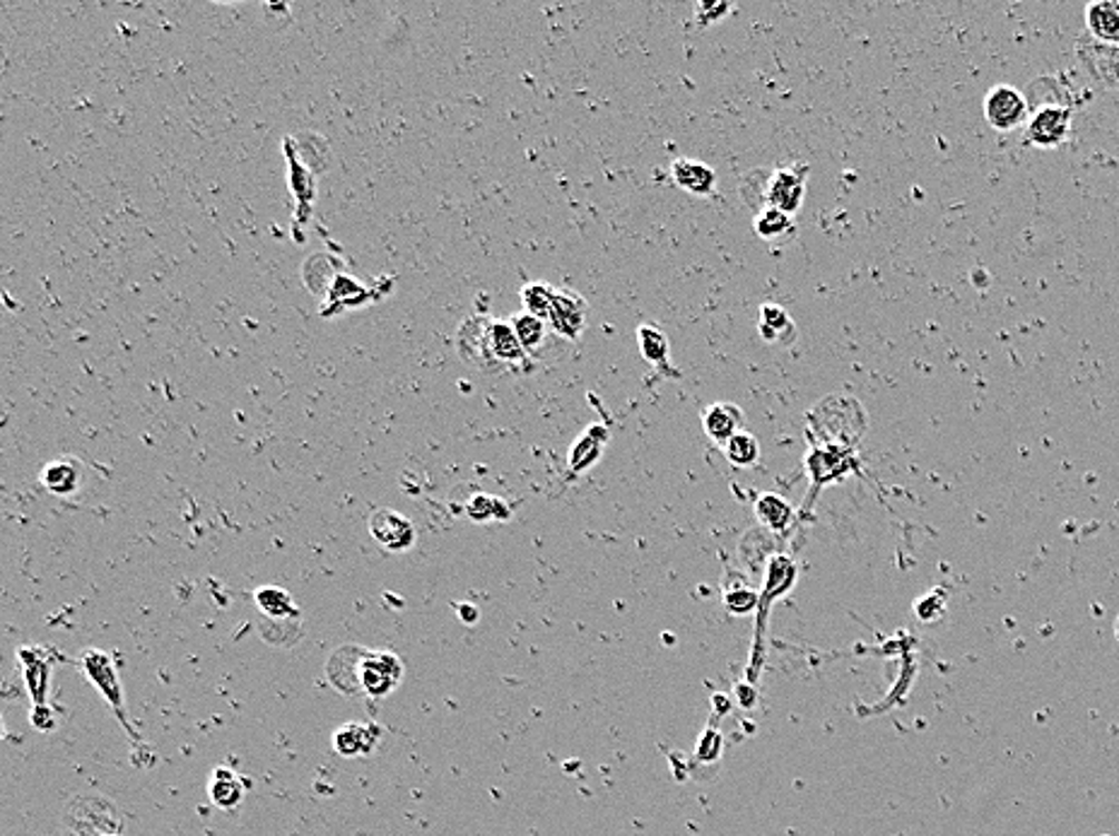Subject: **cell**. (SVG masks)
<instances>
[{"label": "cell", "mask_w": 1119, "mask_h": 836, "mask_svg": "<svg viewBox=\"0 0 1119 836\" xmlns=\"http://www.w3.org/2000/svg\"><path fill=\"white\" fill-rule=\"evenodd\" d=\"M459 352L467 362L478 364V370L524 366L529 362L510 321L498 318H469L459 331Z\"/></svg>", "instance_id": "cell-2"}, {"label": "cell", "mask_w": 1119, "mask_h": 836, "mask_svg": "<svg viewBox=\"0 0 1119 836\" xmlns=\"http://www.w3.org/2000/svg\"><path fill=\"white\" fill-rule=\"evenodd\" d=\"M459 618H461V622L473 624L478 618V610L473 606H459Z\"/></svg>", "instance_id": "cell-31"}, {"label": "cell", "mask_w": 1119, "mask_h": 836, "mask_svg": "<svg viewBox=\"0 0 1119 836\" xmlns=\"http://www.w3.org/2000/svg\"><path fill=\"white\" fill-rule=\"evenodd\" d=\"M671 179L678 188L686 190L690 196L707 198L715 194L717 188V174L705 163H695V159H674L671 163Z\"/></svg>", "instance_id": "cell-15"}, {"label": "cell", "mask_w": 1119, "mask_h": 836, "mask_svg": "<svg viewBox=\"0 0 1119 836\" xmlns=\"http://www.w3.org/2000/svg\"><path fill=\"white\" fill-rule=\"evenodd\" d=\"M1073 114L1064 105H1044L1025 124V140L1035 148H1059L1071 136Z\"/></svg>", "instance_id": "cell-8"}, {"label": "cell", "mask_w": 1119, "mask_h": 836, "mask_svg": "<svg viewBox=\"0 0 1119 836\" xmlns=\"http://www.w3.org/2000/svg\"><path fill=\"white\" fill-rule=\"evenodd\" d=\"M760 442L758 436H753L750 432H738L734 439H729L724 446V456L736 468H753L760 461Z\"/></svg>", "instance_id": "cell-26"}, {"label": "cell", "mask_w": 1119, "mask_h": 836, "mask_svg": "<svg viewBox=\"0 0 1119 836\" xmlns=\"http://www.w3.org/2000/svg\"><path fill=\"white\" fill-rule=\"evenodd\" d=\"M587 318H589L587 299L577 295V292H572V289L558 287L556 299H553V309H550V316H548V328L553 331L556 335L565 337V341L575 343V341H579L581 335H585Z\"/></svg>", "instance_id": "cell-9"}, {"label": "cell", "mask_w": 1119, "mask_h": 836, "mask_svg": "<svg viewBox=\"0 0 1119 836\" xmlns=\"http://www.w3.org/2000/svg\"><path fill=\"white\" fill-rule=\"evenodd\" d=\"M469 519L475 523H490V521H504L510 519V506L492 494H475L467 504Z\"/></svg>", "instance_id": "cell-28"}, {"label": "cell", "mask_w": 1119, "mask_h": 836, "mask_svg": "<svg viewBox=\"0 0 1119 836\" xmlns=\"http://www.w3.org/2000/svg\"><path fill=\"white\" fill-rule=\"evenodd\" d=\"M41 482L51 494L68 496L80 488V468L72 461H51L43 468Z\"/></svg>", "instance_id": "cell-23"}, {"label": "cell", "mask_w": 1119, "mask_h": 836, "mask_svg": "<svg viewBox=\"0 0 1119 836\" xmlns=\"http://www.w3.org/2000/svg\"><path fill=\"white\" fill-rule=\"evenodd\" d=\"M382 740V728L376 724H345L333 736V747L345 759L367 757Z\"/></svg>", "instance_id": "cell-14"}, {"label": "cell", "mask_w": 1119, "mask_h": 836, "mask_svg": "<svg viewBox=\"0 0 1119 836\" xmlns=\"http://www.w3.org/2000/svg\"><path fill=\"white\" fill-rule=\"evenodd\" d=\"M18 666L22 668L32 707H37V704H47L51 685V658L39 647H22L18 649Z\"/></svg>", "instance_id": "cell-12"}, {"label": "cell", "mask_w": 1119, "mask_h": 836, "mask_svg": "<svg viewBox=\"0 0 1119 836\" xmlns=\"http://www.w3.org/2000/svg\"><path fill=\"white\" fill-rule=\"evenodd\" d=\"M370 533L386 552H405L415 545V525L394 509H376L370 517Z\"/></svg>", "instance_id": "cell-10"}, {"label": "cell", "mask_w": 1119, "mask_h": 836, "mask_svg": "<svg viewBox=\"0 0 1119 836\" xmlns=\"http://www.w3.org/2000/svg\"><path fill=\"white\" fill-rule=\"evenodd\" d=\"M80 668L85 672V678L90 680L99 689V695L109 701V707L116 711V716H119V721L128 730V736H136L126 718L124 687L119 680V670L114 666V658L101 649H90L80 656Z\"/></svg>", "instance_id": "cell-5"}, {"label": "cell", "mask_w": 1119, "mask_h": 836, "mask_svg": "<svg viewBox=\"0 0 1119 836\" xmlns=\"http://www.w3.org/2000/svg\"><path fill=\"white\" fill-rule=\"evenodd\" d=\"M1086 27L1100 43L1119 47V3L1098 0L1086 8Z\"/></svg>", "instance_id": "cell-18"}, {"label": "cell", "mask_w": 1119, "mask_h": 836, "mask_svg": "<svg viewBox=\"0 0 1119 836\" xmlns=\"http://www.w3.org/2000/svg\"><path fill=\"white\" fill-rule=\"evenodd\" d=\"M755 513H758L760 523L773 533H784L794 521V509L792 504L779 494L763 492L755 496Z\"/></svg>", "instance_id": "cell-20"}, {"label": "cell", "mask_w": 1119, "mask_h": 836, "mask_svg": "<svg viewBox=\"0 0 1119 836\" xmlns=\"http://www.w3.org/2000/svg\"><path fill=\"white\" fill-rule=\"evenodd\" d=\"M326 678L333 687L347 695H367L372 699L389 697L403 680V663L396 653L362 647H343L333 651L326 663Z\"/></svg>", "instance_id": "cell-1"}, {"label": "cell", "mask_w": 1119, "mask_h": 836, "mask_svg": "<svg viewBox=\"0 0 1119 836\" xmlns=\"http://www.w3.org/2000/svg\"><path fill=\"white\" fill-rule=\"evenodd\" d=\"M866 432V413L860 401L847 395H831L808 413V444H837L852 446Z\"/></svg>", "instance_id": "cell-3"}, {"label": "cell", "mask_w": 1119, "mask_h": 836, "mask_svg": "<svg viewBox=\"0 0 1119 836\" xmlns=\"http://www.w3.org/2000/svg\"><path fill=\"white\" fill-rule=\"evenodd\" d=\"M808 171V165H789L769 171L765 181V205L794 217L806 200Z\"/></svg>", "instance_id": "cell-6"}, {"label": "cell", "mask_w": 1119, "mask_h": 836, "mask_svg": "<svg viewBox=\"0 0 1119 836\" xmlns=\"http://www.w3.org/2000/svg\"><path fill=\"white\" fill-rule=\"evenodd\" d=\"M806 471L813 485L811 500L818 494L821 488L825 485H837L840 480H845L847 475L860 471V456H856V449L852 446H837V444H808L806 453Z\"/></svg>", "instance_id": "cell-4"}, {"label": "cell", "mask_w": 1119, "mask_h": 836, "mask_svg": "<svg viewBox=\"0 0 1119 836\" xmlns=\"http://www.w3.org/2000/svg\"><path fill=\"white\" fill-rule=\"evenodd\" d=\"M256 608L266 614L268 620H295L300 618V610L295 606L293 596L278 586H264L254 593Z\"/></svg>", "instance_id": "cell-22"}, {"label": "cell", "mask_w": 1119, "mask_h": 836, "mask_svg": "<svg viewBox=\"0 0 1119 836\" xmlns=\"http://www.w3.org/2000/svg\"><path fill=\"white\" fill-rule=\"evenodd\" d=\"M510 324L519 337L521 347L527 350V355H536V352L543 347L546 335H548L546 321H541L539 316H533L529 312H517L510 316Z\"/></svg>", "instance_id": "cell-24"}, {"label": "cell", "mask_w": 1119, "mask_h": 836, "mask_svg": "<svg viewBox=\"0 0 1119 836\" xmlns=\"http://www.w3.org/2000/svg\"><path fill=\"white\" fill-rule=\"evenodd\" d=\"M753 229L760 239L777 242L782 237H789V234H794V217H789L787 213H782L777 208H769L767 205V208L755 213Z\"/></svg>", "instance_id": "cell-25"}, {"label": "cell", "mask_w": 1119, "mask_h": 836, "mask_svg": "<svg viewBox=\"0 0 1119 836\" xmlns=\"http://www.w3.org/2000/svg\"><path fill=\"white\" fill-rule=\"evenodd\" d=\"M246 796V784L237 771L217 767L208 779V798L220 810H235Z\"/></svg>", "instance_id": "cell-17"}, {"label": "cell", "mask_w": 1119, "mask_h": 836, "mask_svg": "<svg viewBox=\"0 0 1119 836\" xmlns=\"http://www.w3.org/2000/svg\"><path fill=\"white\" fill-rule=\"evenodd\" d=\"M982 111L987 124L999 130V134H1011V130L1021 128L1030 119L1025 95L1011 85H994L984 95Z\"/></svg>", "instance_id": "cell-7"}, {"label": "cell", "mask_w": 1119, "mask_h": 836, "mask_svg": "<svg viewBox=\"0 0 1119 836\" xmlns=\"http://www.w3.org/2000/svg\"><path fill=\"white\" fill-rule=\"evenodd\" d=\"M637 341H639V352L642 357L664 376H680L678 370H674L671 364V343L661 328L657 326H639L637 328Z\"/></svg>", "instance_id": "cell-16"}, {"label": "cell", "mask_w": 1119, "mask_h": 836, "mask_svg": "<svg viewBox=\"0 0 1119 836\" xmlns=\"http://www.w3.org/2000/svg\"><path fill=\"white\" fill-rule=\"evenodd\" d=\"M732 12L729 3H697L695 6V22L700 27H709L722 22Z\"/></svg>", "instance_id": "cell-29"}, {"label": "cell", "mask_w": 1119, "mask_h": 836, "mask_svg": "<svg viewBox=\"0 0 1119 836\" xmlns=\"http://www.w3.org/2000/svg\"><path fill=\"white\" fill-rule=\"evenodd\" d=\"M107 836H121V834H119V832H116V834H107Z\"/></svg>", "instance_id": "cell-32"}, {"label": "cell", "mask_w": 1119, "mask_h": 836, "mask_svg": "<svg viewBox=\"0 0 1119 836\" xmlns=\"http://www.w3.org/2000/svg\"><path fill=\"white\" fill-rule=\"evenodd\" d=\"M760 337L769 345H792L796 341V324L784 306H760Z\"/></svg>", "instance_id": "cell-19"}, {"label": "cell", "mask_w": 1119, "mask_h": 836, "mask_svg": "<svg viewBox=\"0 0 1119 836\" xmlns=\"http://www.w3.org/2000/svg\"><path fill=\"white\" fill-rule=\"evenodd\" d=\"M746 415L736 403H711L703 413V430L709 436V442L717 446H726L729 439L738 432H744Z\"/></svg>", "instance_id": "cell-13"}, {"label": "cell", "mask_w": 1119, "mask_h": 836, "mask_svg": "<svg viewBox=\"0 0 1119 836\" xmlns=\"http://www.w3.org/2000/svg\"><path fill=\"white\" fill-rule=\"evenodd\" d=\"M29 721H32L37 730L49 732L56 728V714L49 704H37V707H32V714H29Z\"/></svg>", "instance_id": "cell-30"}, {"label": "cell", "mask_w": 1119, "mask_h": 836, "mask_svg": "<svg viewBox=\"0 0 1119 836\" xmlns=\"http://www.w3.org/2000/svg\"><path fill=\"white\" fill-rule=\"evenodd\" d=\"M608 442H610L608 424L591 422L589 427L575 439L570 453H567V468H570V473L581 475L591 471V468L601 461Z\"/></svg>", "instance_id": "cell-11"}, {"label": "cell", "mask_w": 1119, "mask_h": 836, "mask_svg": "<svg viewBox=\"0 0 1119 836\" xmlns=\"http://www.w3.org/2000/svg\"><path fill=\"white\" fill-rule=\"evenodd\" d=\"M556 289L558 287L548 285V283H527L524 287H521V292H519L521 304H524V312L539 316L541 321H546V324H548L550 309H553Z\"/></svg>", "instance_id": "cell-27"}, {"label": "cell", "mask_w": 1119, "mask_h": 836, "mask_svg": "<svg viewBox=\"0 0 1119 836\" xmlns=\"http://www.w3.org/2000/svg\"><path fill=\"white\" fill-rule=\"evenodd\" d=\"M287 167H289V176H287V184L289 188L295 190V200H297V217H310L312 215V200H314V194H316V188H314V176L312 171H307L302 167V163L297 159V153L295 148L289 150L287 148Z\"/></svg>", "instance_id": "cell-21"}]
</instances>
